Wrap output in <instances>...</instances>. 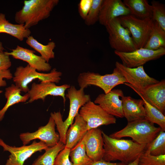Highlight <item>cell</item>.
<instances>
[{"label":"cell","mask_w":165,"mask_h":165,"mask_svg":"<svg viewBox=\"0 0 165 165\" xmlns=\"http://www.w3.org/2000/svg\"><path fill=\"white\" fill-rule=\"evenodd\" d=\"M139 158L135 160L133 162L128 164L127 165H138Z\"/></svg>","instance_id":"39"},{"label":"cell","mask_w":165,"mask_h":165,"mask_svg":"<svg viewBox=\"0 0 165 165\" xmlns=\"http://www.w3.org/2000/svg\"><path fill=\"white\" fill-rule=\"evenodd\" d=\"M138 165H165V155L154 156L144 152L139 157Z\"/></svg>","instance_id":"33"},{"label":"cell","mask_w":165,"mask_h":165,"mask_svg":"<svg viewBox=\"0 0 165 165\" xmlns=\"http://www.w3.org/2000/svg\"><path fill=\"white\" fill-rule=\"evenodd\" d=\"M92 165H127L126 164L121 162L112 163L108 162L103 160L94 162Z\"/></svg>","instance_id":"38"},{"label":"cell","mask_w":165,"mask_h":165,"mask_svg":"<svg viewBox=\"0 0 165 165\" xmlns=\"http://www.w3.org/2000/svg\"><path fill=\"white\" fill-rule=\"evenodd\" d=\"M79 114L86 122L88 130L116 122L114 116L107 113L99 105L91 100L81 108Z\"/></svg>","instance_id":"9"},{"label":"cell","mask_w":165,"mask_h":165,"mask_svg":"<svg viewBox=\"0 0 165 165\" xmlns=\"http://www.w3.org/2000/svg\"><path fill=\"white\" fill-rule=\"evenodd\" d=\"M124 96L120 89L112 90L107 94H99L94 102L99 105L109 115L117 118L124 117L122 108V101L119 98Z\"/></svg>","instance_id":"15"},{"label":"cell","mask_w":165,"mask_h":165,"mask_svg":"<svg viewBox=\"0 0 165 165\" xmlns=\"http://www.w3.org/2000/svg\"><path fill=\"white\" fill-rule=\"evenodd\" d=\"M77 81L80 88L84 89L91 85L95 86L101 88L105 94L116 86L127 82L116 67L111 74L101 75L89 71L81 73L78 77Z\"/></svg>","instance_id":"5"},{"label":"cell","mask_w":165,"mask_h":165,"mask_svg":"<svg viewBox=\"0 0 165 165\" xmlns=\"http://www.w3.org/2000/svg\"><path fill=\"white\" fill-rule=\"evenodd\" d=\"M86 152L94 162L102 160L104 153L102 131L99 128L88 130L83 137Z\"/></svg>","instance_id":"16"},{"label":"cell","mask_w":165,"mask_h":165,"mask_svg":"<svg viewBox=\"0 0 165 165\" xmlns=\"http://www.w3.org/2000/svg\"><path fill=\"white\" fill-rule=\"evenodd\" d=\"M141 97L164 114L165 111V80H162L140 91L135 90Z\"/></svg>","instance_id":"17"},{"label":"cell","mask_w":165,"mask_h":165,"mask_svg":"<svg viewBox=\"0 0 165 165\" xmlns=\"http://www.w3.org/2000/svg\"><path fill=\"white\" fill-rule=\"evenodd\" d=\"M152 7V19L157 22L165 31V6L159 2L153 0L151 2Z\"/></svg>","instance_id":"31"},{"label":"cell","mask_w":165,"mask_h":165,"mask_svg":"<svg viewBox=\"0 0 165 165\" xmlns=\"http://www.w3.org/2000/svg\"><path fill=\"white\" fill-rule=\"evenodd\" d=\"M9 34L20 41H23L30 35L29 29L26 28L23 24H14L7 20L4 14L0 13V33Z\"/></svg>","instance_id":"22"},{"label":"cell","mask_w":165,"mask_h":165,"mask_svg":"<svg viewBox=\"0 0 165 165\" xmlns=\"http://www.w3.org/2000/svg\"><path fill=\"white\" fill-rule=\"evenodd\" d=\"M144 102L146 116L145 119L159 126L161 130L165 131V116L160 111L153 106L144 98L141 97Z\"/></svg>","instance_id":"29"},{"label":"cell","mask_w":165,"mask_h":165,"mask_svg":"<svg viewBox=\"0 0 165 165\" xmlns=\"http://www.w3.org/2000/svg\"><path fill=\"white\" fill-rule=\"evenodd\" d=\"M21 91L18 87L13 84L6 88L5 95L7 101L4 107L0 110V122L3 119L6 112L10 107L20 102H26L29 99V94L27 93L21 95Z\"/></svg>","instance_id":"24"},{"label":"cell","mask_w":165,"mask_h":165,"mask_svg":"<svg viewBox=\"0 0 165 165\" xmlns=\"http://www.w3.org/2000/svg\"><path fill=\"white\" fill-rule=\"evenodd\" d=\"M69 156L73 165H92L94 163L86 153L83 137L70 149Z\"/></svg>","instance_id":"26"},{"label":"cell","mask_w":165,"mask_h":165,"mask_svg":"<svg viewBox=\"0 0 165 165\" xmlns=\"http://www.w3.org/2000/svg\"><path fill=\"white\" fill-rule=\"evenodd\" d=\"M74 119L66 135L65 148L70 149L82 139L88 130L86 122L79 113Z\"/></svg>","instance_id":"21"},{"label":"cell","mask_w":165,"mask_h":165,"mask_svg":"<svg viewBox=\"0 0 165 165\" xmlns=\"http://www.w3.org/2000/svg\"><path fill=\"white\" fill-rule=\"evenodd\" d=\"M70 86L68 84L58 86L51 82H41L38 84L34 82L28 92L30 97L27 103L38 99L44 101L47 96L51 95L61 97L64 104L66 100L65 92Z\"/></svg>","instance_id":"14"},{"label":"cell","mask_w":165,"mask_h":165,"mask_svg":"<svg viewBox=\"0 0 165 165\" xmlns=\"http://www.w3.org/2000/svg\"><path fill=\"white\" fill-rule=\"evenodd\" d=\"M62 73L53 68L48 73H40L28 64L25 67L20 66L16 68L13 77L15 85L24 93L29 90V84L33 80L38 79L41 82H51L59 83L61 80Z\"/></svg>","instance_id":"6"},{"label":"cell","mask_w":165,"mask_h":165,"mask_svg":"<svg viewBox=\"0 0 165 165\" xmlns=\"http://www.w3.org/2000/svg\"><path fill=\"white\" fill-rule=\"evenodd\" d=\"M2 43L0 41V69H7L11 66L9 56L4 51Z\"/></svg>","instance_id":"35"},{"label":"cell","mask_w":165,"mask_h":165,"mask_svg":"<svg viewBox=\"0 0 165 165\" xmlns=\"http://www.w3.org/2000/svg\"><path fill=\"white\" fill-rule=\"evenodd\" d=\"M103 0H93L90 10L84 20L85 24L90 26L94 24L98 21L101 6Z\"/></svg>","instance_id":"32"},{"label":"cell","mask_w":165,"mask_h":165,"mask_svg":"<svg viewBox=\"0 0 165 165\" xmlns=\"http://www.w3.org/2000/svg\"><path fill=\"white\" fill-rule=\"evenodd\" d=\"M104 153L102 160L108 162L119 160L127 165L133 162L145 152L146 145L133 140L110 137L102 131Z\"/></svg>","instance_id":"1"},{"label":"cell","mask_w":165,"mask_h":165,"mask_svg":"<svg viewBox=\"0 0 165 165\" xmlns=\"http://www.w3.org/2000/svg\"><path fill=\"white\" fill-rule=\"evenodd\" d=\"M65 147V145L60 141L55 145L45 150V152L36 159L32 165H54L57 156Z\"/></svg>","instance_id":"28"},{"label":"cell","mask_w":165,"mask_h":165,"mask_svg":"<svg viewBox=\"0 0 165 165\" xmlns=\"http://www.w3.org/2000/svg\"><path fill=\"white\" fill-rule=\"evenodd\" d=\"M35 52L17 46L10 52H5L6 54L12 56L13 58L22 60L28 63L31 67L38 71L48 72L52 67L41 56L35 54Z\"/></svg>","instance_id":"18"},{"label":"cell","mask_w":165,"mask_h":165,"mask_svg":"<svg viewBox=\"0 0 165 165\" xmlns=\"http://www.w3.org/2000/svg\"><path fill=\"white\" fill-rule=\"evenodd\" d=\"M145 152L154 156L165 155V132L161 130L156 137L146 146Z\"/></svg>","instance_id":"30"},{"label":"cell","mask_w":165,"mask_h":165,"mask_svg":"<svg viewBox=\"0 0 165 165\" xmlns=\"http://www.w3.org/2000/svg\"><path fill=\"white\" fill-rule=\"evenodd\" d=\"M0 146L4 151L10 153L5 165H23L24 161L33 154L38 151L46 150L48 148L43 142L34 141L31 145L20 147L9 146L0 138Z\"/></svg>","instance_id":"12"},{"label":"cell","mask_w":165,"mask_h":165,"mask_svg":"<svg viewBox=\"0 0 165 165\" xmlns=\"http://www.w3.org/2000/svg\"><path fill=\"white\" fill-rule=\"evenodd\" d=\"M55 125L53 119L50 116L47 123L40 127L35 132L21 134L20 138L23 145H27L33 140L38 139L44 142L48 147L55 145L60 141V137L55 131Z\"/></svg>","instance_id":"13"},{"label":"cell","mask_w":165,"mask_h":165,"mask_svg":"<svg viewBox=\"0 0 165 165\" xmlns=\"http://www.w3.org/2000/svg\"><path fill=\"white\" fill-rule=\"evenodd\" d=\"M129 14V10L121 0H103L98 21L105 26L114 19Z\"/></svg>","instance_id":"19"},{"label":"cell","mask_w":165,"mask_h":165,"mask_svg":"<svg viewBox=\"0 0 165 165\" xmlns=\"http://www.w3.org/2000/svg\"><path fill=\"white\" fill-rule=\"evenodd\" d=\"M124 117L128 122L145 119L144 102L142 99H135L130 96L121 97Z\"/></svg>","instance_id":"20"},{"label":"cell","mask_w":165,"mask_h":165,"mask_svg":"<svg viewBox=\"0 0 165 165\" xmlns=\"http://www.w3.org/2000/svg\"><path fill=\"white\" fill-rule=\"evenodd\" d=\"M105 27L110 45L115 51L127 53L136 50L130 31L122 25L119 17L110 21Z\"/></svg>","instance_id":"8"},{"label":"cell","mask_w":165,"mask_h":165,"mask_svg":"<svg viewBox=\"0 0 165 165\" xmlns=\"http://www.w3.org/2000/svg\"><path fill=\"white\" fill-rule=\"evenodd\" d=\"M70 149L64 148L58 154L54 165H73L69 159Z\"/></svg>","instance_id":"34"},{"label":"cell","mask_w":165,"mask_h":165,"mask_svg":"<svg viewBox=\"0 0 165 165\" xmlns=\"http://www.w3.org/2000/svg\"><path fill=\"white\" fill-rule=\"evenodd\" d=\"M26 42L28 45L38 52L47 62L48 63L50 59L54 58L53 50L56 45L53 41L49 42L47 45H44L30 35L27 38Z\"/></svg>","instance_id":"25"},{"label":"cell","mask_w":165,"mask_h":165,"mask_svg":"<svg viewBox=\"0 0 165 165\" xmlns=\"http://www.w3.org/2000/svg\"><path fill=\"white\" fill-rule=\"evenodd\" d=\"M130 14L141 19H152V7L147 0H124Z\"/></svg>","instance_id":"23"},{"label":"cell","mask_w":165,"mask_h":165,"mask_svg":"<svg viewBox=\"0 0 165 165\" xmlns=\"http://www.w3.org/2000/svg\"><path fill=\"white\" fill-rule=\"evenodd\" d=\"M154 22L152 31L144 47L152 50L165 48V31L157 22L154 21Z\"/></svg>","instance_id":"27"},{"label":"cell","mask_w":165,"mask_h":165,"mask_svg":"<svg viewBox=\"0 0 165 165\" xmlns=\"http://www.w3.org/2000/svg\"><path fill=\"white\" fill-rule=\"evenodd\" d=\"M115 54L121 59L122 64L129 68H135L147 62L159 58L165 54V48L152 50L145 48L136 49L130 52L114 51Z\"/></svg>","instance_id":"11"},{"label":"cell","mask_w":165,"mask_h":165,"mask_svg":"<svg viewBox=\"0 0 165 165\" xmlns=\"http://www.w3.org/2000/svg\"><path fill=\"white\" fill-rule=\"evenodd\" d=\"M93 0H81L78 4V11L81 18L84 20L88 13Z\"/></svg>","instance_id":"36"},{"label":"cell","mask_w":165,"mask_h":165,"mask_svg":"<svg viewBox=\"0 0 165 165\" xmlns=\"http://www.w3.org/2000/svg\"><path fill=\"white\" fill-rule=\"evenodd\" d=\"M115 66L127 82L124 84L133 90L141 91L159 81L148 76L145 72L143 66L129 68L118 61L116 62Z\"/></svg>","instance_id":"10"},{"label":"cell","mask_w":165,"mask_h":165,"mask_svg":"<svg viewBox=\"0 0 165 165\" xmlns=\"http://www.w3.org/2000/svg\"><path fill=\"white\" fill-rule=\"evenodd\" d=\"M65 97L69 101L68 115L67 118L63 121L60 111L50 113L56 125L60 137V141L65 144L66 135L68 127L73 123L76 116L79 113V110L86 103L91 100L90 96L85 94L84 89L77 90L75 86H71L67 89Z\"/></svg>","instance_id":"3"},{"label":"cell","mask_w":165,"mask_h":165,"mask_svg":"<svg viewBox=\"0 0 165 165\" xmlns=\"http://www.w3.org/2000/svg\"><path fill=\"white\" fill-rule=\"evenodd\" d=\"M13 77V75L9 69H0V87L5 86L7 85L6 82L3 80L4 79L9 80ZM2 92V91L0 90V94Z\"/></svg>","instance_id":"37"},{"label":"cell","mask_w":165,"mask_h":165,"mask_svg":"<svg viewBox=\"0 0 165 165\" xmlns=\"http://www.w3.org/2000/svg\"><path fill=\"white\" fill-rule=\"evenodd\" d=\"M161 130L160 127H156L154 123L144 119L128 122L123 128L109 136L119 139L130 137L134 142L146 146L156 137Z\"/></svg>","instance_id":"4"},{"label":"cell","mask_w":165,"mask_h":165,"mask_svg":"<svg viewBox=\"0 0 165 165\" xmlns=\"http://www.w3.org/2000/svg\"><path fill=\"white\" fill-rule=\"evenodd\" d=\"M122 25L130 31L136 49L144 47L154 26L152 19H141L129 14L119 17Z\"/></svg>","instance_id":"7"},{"label":"cell","mask_w":165,"mask_h":165,"mask_svg":"<svg viewBox=\"0 0 165 165\" xmlns=\"http://www.w3.org/2000/svg\"><path fill=\"white\" fill-rule=\"evenodd\" d=\"M59 2V0H24L22 8L15 13V21L29 29L49 17Z\"/></svg>","instance_id":"2"}]
</instances>
